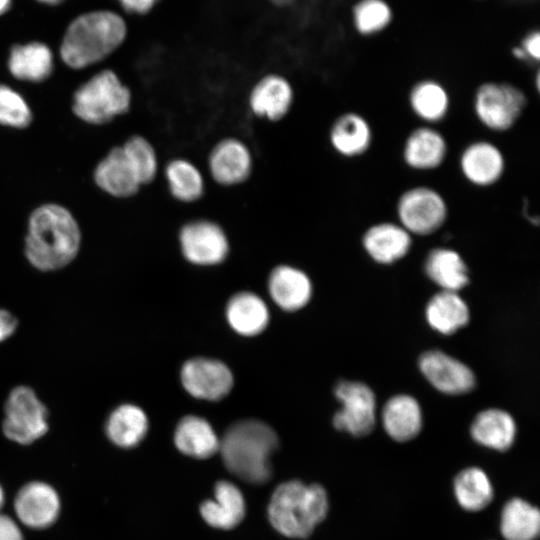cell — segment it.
<instances>
[{"mask_svg": "<svg viewBox=\"0 0 540 540\" xmlns=\"http://www.w3.org/2000/svg\"><path fill=\"white\" fill-rule=\"evenodd\" d=\"M11 0H0V14L4 13L10 6Z\"/></svg>", "mask_w": 540, "mask_h": 540, "instance_id": "cell-43", "label": "cell"}, {"mask_svg": "<svg viewBox=\"0 0 540 540\" xmlns=\"http://www.w3.org/2000/svg\"><path fill=\"white\" fill-rule=\"evenodd\" d=\"M426 318L433 329L452 334L467 324L469 310L457 292L443 290L430 299Z\"/></svg>", "mask_w": 540, "mask_h": 540, "instance_id": "cell-34", "label": "cell"}, {"mask_svg": "<svg viewBox=\"0 0 540 540\" xmlns=\"http://www.w3.org/2000/svg\"><path fill=\"white\" fill-rule=\"evenodd\" d=\"M294 89L283 75L271 73L261 77L251 88L248 106L251 113L268 121H279L291 110Z\"/></svg>", "mask_w": 540, "mask_h": 540, "instance_id": "cell-14", "label": "cell"}, {"mask_svg": "<svg viewBox=\"0 0 540 540\" xmlns=\"http://www.w3.org/2000/svg\"><path fill=\"white\" fill-rule=\"evenodd\" d=\"M16 327V318L7 310L0 309V342L10 337Z\"/></svg>", "mask_w": 540, "mask_h": 540, "instance_id": "cell-40", "label": "cell"}, {"mask_svg": "<svg viewBox=\"0 0 540 540\" xmlns=\"http://www.w3.org/2000/svg\"><path fill=\"white\" fill-rule=\"evenodd\" d=\"M411 236L399 223L379 222L365 231L362 243L372 259L381 264H390L409 252Z\"/></svg>", "mask_w": 540, "mask_h": 540, "instance_id": "cell-19", "label": "cell"}, {"mask_svg": "<svg viewBox=\"0 0 540 540\" xmlns=\"http://www.w3.org/2000/svg\"><path fill=\"white\" fill-rule=\"evenodd\" d=\"M14 509L22 524L32 529H44L57 520L61 509L60 497L48 483L33 481L18 491Z\"/></svg>", "mask_w": 540, "mask_h": 540, "instance_id": "cell-12", "label": "cell"}, {"mask_svg": "<svg viewBox=\"0 0 540 540\" xmlns=\"http://www.w3.org/2000/svg\"><path fill=\"white\" fill-rule=\"evenodd\" d=\"M428 277L443 290L457 292L469 281L468 269L460 254L448 248L430 251L425 261Z\"/></svg>", "mask_w": 540, "mask_h": 540, "instance_id": "cell-32", "label": "cell"}, {"mask_svg": "<svg viewBox=\"0 0 540 540\" xmlns=\"http://www.w3.org/2000/svg\"><path fill=\"white\" fill-rule=\"evenodd\" d=\"M39 1L47 3V4H57L61 2L62 0H39Z\"/></svg>", "mask_w": 540, "mask_h": 540, "instance_id": "cell-46", "label": "cell"}, {"mask_svg": "<svg viewBox=\"0 0 540 540\" xmlns=\"http://www.w3.org/2000/svg\"><path fill=\"white\" fill-rule=\"evenodd\" d=\"M253 165V154L249 146L237 137L220 139L211 148L207 158L211 178L226 187L244 183L252 174Z\"/></svg>", "mask_w": 540, "mask_h": 540, "instance_id": "cell-11", "label": "cell"}, {"mask_svg": "<svg viewBox=\"0 0 540 540\" xmlns=\"http://www.w3.org/2000/svg\"><path fill=\"white\" fill-rule=\"evenodd\" d=\"M392 11L384 0H361L353 10L357 31L363 35L380 32L388 26Z\"/></svg>", "mask_w": 540, "mask_h": 540, "instance_id": "cell-36", "label": "cell"}, {"mask_svg": "<svg viewBox=\"0 0 540 540\" xmlns=\"http://www.w3.org/2000/svg\"><path fill=\"white\" fill-rule=\"evenodd\" d=\"M178 238L183 256L193 264H218L229 252L226 232L211 219L197 218L186 222L181 226Z\"/></svg>", "mask_w": 540, "mask_h": 540, "instance_id": "cell-9", "label": "cell"}, {"mask_svg": "<svg viewBox=\"0 0 540 540\" xmlns=\"http://www.w3.org/2000/svg\"><path fill=\"white\" fill-rule=\"evenodd\" d=\"M412 112L426 123L442 121L450 109V96L446 88L431 79L417 82L408 96Z\"/></svg>", "mask_w": 540, "mask_h": 540, "instance_id": "cell-33", "label": "cell"}, {"mask_svg": "<svg viewBox=\"0 0 540 540\" xmlns=\"http://www.w3.org/2000/svg\"><path fill=\"white\" fill-rule=\"evenodd\" d=\"M427 380L446 394H463L473 389L475 377L462 362L440 351H428L419 360Z\"/></svg>", "mask_w": 540, "mask_h": 540, "instance_id": "cell-16", "label": "cell"}, {"mask_svg": "<svg viewBox=\"0 0 540 540\" xmlns=\"http://www.w3.org/2000/svg\"><path fill=\"white\" fill-rule=\"evenodd\" d=\"M292 0H272V2L276 5H279V6H284V5H287L291 2Z\"/></svg>", "mask_w": 540, "mask_h": 540, "instance_id": "cell-44", "label": "cell"}, {"mask_svg": "<svg viewBox=\"0 0 540 540\" xmlns=\"http://www.w3.org/2000/svg\"><path fill=\"white\" fill-rule=\"evenodd\" d=\"M470 432L478 444L497 451H506L515 440L516 425L509 413L488 409L475 417Z\"/></svg>", "mask_w": 540, "mask_h": 540, "instance_id": "cell-24", "label": "cell"}, {"mask_svg": "<svg viewBox=\"0 0 540 540\" xmlns=\"http://www.w3.org/2000/svg\"><path fill=\"white\" fill-rule=\"evenodd\" d=\"M0 540H24L20 527L8 515L0 513Z\"/></svg>", "mask_w": 540, "mask_h": 540, "instance_id": "cell-38", "label": "cell"}, {"mask_svg": "<svg viewBox=\"0 0 540 540\" xmlns=\"http://www.w3.org/2000/svg\"><path fill=\"white\" fill-rule=\"evenodd\" d=\"M214 500H206L200 506V513L207 524L219 529L237 526L245 515L244 497L237 486L228 481H220L214 488Z\"/></svg>", "mask_w": 540, "mask_h": 540, "instance_id": "cell-21", "label": "cell"}, {"mask_svg": "<svg viewBox=\"0 0 540 540\" xmlns=\"http://www.w3.org/2000/svg\"><path fill=\"white\" fill-rule=\"evenodd\" d=\"M165 180L171 196L181 203H193L201 199L206 184L201 170L186 158H173L164 169Z\"/></svg>", "mask_w": 540, "mask_h": 540, "instance_id": "cell-27", "label": "cell"}, {"mask_svg": "<svg viewBox=\"0 0 540 540\" xmlns=\"http://www.w3.org/2000/svg\"><path fill=\"white\" fill-rule=\"evenodd\" d=\"M525 93L518 87L499 82L481 84L473 99V109L479 122L491 131L511 129L526 106Z\"/></svg>", "mask_w": 540, "mask_h": 540, "instance_id": "cell-6", "label": "cell"}, {"mask_svg": "<svg viewBox=\"0 0 540 540\" xmlns=\"http://www.w3.org/2000/svg\"><path fill=\"white\" fill-rule=\"evenodd\" d=\"M119 2L127 11L143 14L150 11L158 0H119Z\"/></svg>", "mask_w": 540, "mask_h": 540, "instance_id": "cell-41", "label": "cell"}, {"mask_svg": "<svg viewBox=\"0 0 540 540\" xmlns=\"http://www.w3.org/2000/svg\"><path fill=\"white\" fill-rule=\"evenodd\" d=\"M505 165L501 149L487 140L471 142L459 158L463 177L478 187H489L498 182L504 174Z\"/></svg>", "mask_w": 540, "mask_h": 540, "instance_id": "cell-15", "label": "cell"}, {"mask_svg": "<svg viewBox=\"0 0 540 540\" xmlns=\"http://www.w3.org/2000/svg\"><path fill=\"white\" fill-rule=\"evenodd\" d=\"M31 120L32 112L25 99L12 88L0 84V124L22 129Z\"/></svg>", "mask_w": 540, "mask_h": 540, "instance_id": "cell-37", "label": "cell"}, {"mask_svg": "<svg viewBox=\"0 0 540 540\" xmlns=\"http://www.w3.org/2000/svg\"><path fill=\"white\" fill-rule=\"evenodd\" d=\"M500 532L505 540H536L540 532V513L524 499L508 500L501 511Z\"/></svg>", "mask_w": 540, "mask_h": 540, "instance_id": "cell-28", "label": "cell"}, {"mask_svg": "<svg viewBox=\"0 0 540 540\" xmlns=\"http://www.w3.org/2000/svg\"><path fill=\"white\" fill-rule=\"evenodd\" d=\"M268 284L273 300L285 310L300 309L310 299L311 283L308 276L292 266L275 267Z\"/></svg>", "mask_w": 540, "mask_h": 540, "instance_id": "cell-22", "label": "cell"}, {"mask_svg": "<svg viewBox=\"0 0 540 540\" xmlns=\"http://www.w3.org/2000/svg\"><path fill=\"white\" fill-rule=\"evenodd\" d=\"M122 148L135 167L142 186L151 183L159 169L157 152L152 143L141 135H134L126 140Z\"/></svg>", "mask_w": 540, "mask_h": 540, "instance_id": "cell-35", "label": "cell"}, {"mask_svg": "<svg viewBox=\"0 0 540 540\" xmlns=\"http://www.w3.org/2000/svg\"><path fill=\"white\" fill-rule=\"evenodd\" d=\"M3 432L19 444H30L48 431V412L35 392L27 386L14 388L5 403Z\"/></svg>", "mask_w": 540, "mask_h": 540, "instance_id": "cell-8", "label": "cell"}, {"mask_svg": "<svg viewBox=\"0 0 540 540\" xmlns=\"http://www.w3.org/2000/svg\"><path fill=\"white\" fill-rule=\"evenodd\" d=\"M181 381L188 393L205 400H219L231 390L233 377L220 361L193 358L184 363Z\"/></svg>", "mask_w": 540, "mask_h": 540, "instance_id": "cell-13", "label": "cell"}, {"mask_svg": "<svg viewBox=\"0 0 540 540\" xmlns=\"http://www.w3.org/2000/svg\"><path fill=\"white\" fill-rule=\"evenodd\" d=\"M94 181L101 190L118 198L134 196L142 187L135 167L122 146L111 149L97 164Z\"/></svg>", "mask_w": 540, "mask_h": 540, "instance_id": "cell-17", "label": "cell"}, {"mask_svg": "<svg viewBox=\"0 0 540 540\" xmlns=\"http://www.w3.org/2000/svg\"><path fill=\"white\" fill-rule=\"evenodd\" d=\"M125 36V22L113 12L81 15L69 25L64 35L60 48L62 60L71 68H85L111 54Z\"/></svg>", "mask_w": 540, "mask_h": 540, "instance_id": "cell-3", "label": "cell"}, {"mask_svg": "<svg viewBox=\"0 0 540 540\" xmlns=\"http://www.w3.org/2000/svg\"><path fill=\"white\" fill-rule=\"evenodd\" d=\"M80 244L79 225L65 207L49 203L31 213L24 252L35 268L41 271L63 268L76 257Z\"/></svg>", "mask_w": 540, "mask_h": 540, "instance_id": "cell-1", "label": "cell"}, {"mask_svg": "<svg viewBox=\"0 0 540 540\" xmlns=\"http://www.w3.org/2000/svg\"><path fill=\"white\" fill-rule=\"evenodd\" d=\"M513 54L517 59H521V60L528 59L521 47L514 48Z\"/></svg>", "mask_w": 540, "mask_h": 540, "instance_id": "cell-42", "label": "cell"}, {"mask_svg": "<svg viewBox=\"0 0 540 540\" xmlns=\"http://www.w3.org/2000/svg\"><path fill=\"white\" fill-rule=\"evenodd\" d=\"M174 442L180 452L199 459L214 455L220 444L211 425L205 419L192 415L179 421Z\"/></svg>", "mask_w": 540, "mask_h": 540, "instance_id": "cell-25", "label": "cell"}, {"mask_svg": "<svg viewBox=\"0 0 540 540\" xmlns=\"http://www.w3.org/2000/svg\"><path fill=\"white\" fill-rule=\"evenodd\" d=\"M453 491L457 503L468 512L485 509L494 496L488 475L479 467H467L458 472L453 480Z\"/></svg>", "mask_w": 540, "mask_h": 540, "instance_id": "cell-31", "label": "cell"}, {"mask_svg": "<svg viewBox=\"0 0 540 540\" xmlns=\"http://www.w3.org/2000/svg\"><path fill=\"white\" fill-rule=\"evenodd\" d=\"M382 420L387 434L398 442L413 439L422 427L420 406L409 395H397L389 399L383 408Z\"/></svg>", "mask_w": 540, "mask_h": 540, "instance_id": "cell-23", "label": "cell"}, {"mask_svg": "<svg viewBox=\"0 0 540 540\" xmlns=\"http://www.w3.org/2000/svg\"><path fill=\"white\" fill-rule=\"evenodd\" d=\"M4 502H5V493L2 486L0 485V509L3 506Z\"/></svg>", "mask_w": 540, "mask_h": 540, "instance_id": "cell-45", "label": "cell"}, {"mask_svg": "<svg viewBox=\"0 0 540 540\" xmlns=\"http://www.w3.org/2000/svg\"><path fill=\"white\" fill-rule=\"evenodd\" d=\"M398 223L411 235L426 236L436 232L447 220L448 206L443 195L429 186H415L397 200Z\"/></svg>", "mask_w": 540, "mask_h": 540, "instance_id": "cell-7", "label": "cell"}, {"mask_svg": "<svg viewBox=\"0 0 540 540\" xmlns=\"http://www.w3.org/2000/svg\"><path fill=\"white\" fill-rule=\"evenodd\" d=\"M528 59L538 61L540 58V34L538 31L528 34L520 46Z\"/></svg>", "mask_w": 540, "mask_h": 540, "instance_id": "cell-39", "label": "cell"}, {"mask_svg": "<svg viewBox=\"0 0 540 540\" xmlns=\"http://www.w3.org/2000/svg\"><path fill=\"white\" fill-rule=\"evenodd\" d=\"M335 395L342 409L333 419L334 426L353 436L369 434L375 425V397L363 383L342 381L335 387Z\"/></svg>", "mask_w": 540, "mask_h": 540, "instance_id": "cell-10", "label": "cell"}, {"mask_svg": "<svg viewBox=\"0 0 540 540\" xmlns=\"http://www.w3.org/2000/svg\"><path fill=\"white\" fill-rule=\"evenodd\" d=\"M148 431V419L136 405L123 404L109 416L106 424L108 438L115 445L131 448L138 445Z\"/></svg>", "mask_w": 540, "mask_h": 540, "instance_id": "cell-30", "label": "cell"}, {"mask_svg": "<svg viewBox=\"0 0 540 540\" xmlns=\"http://www.w3.org/2000/svg\"><path fill=\"white\" fill-rule=\"evenodd\" d=\"M131 100V91L117 74L103 70L75 91L72 110L84 122L101 125L128 112Z\"/></svg>", "mask_w": 540, "mask_h": 540, "instance_id": "cell-5", "label": "cell"}, {"mask_svg": "<svg viewBox=\"0 0 540 540\" xmlns=\"http://www.w3.org/2000/svg\"><path fill=\"white\" fill-rule=\"evenodd\" d=\"M328 507V496L321 485L292 480L275 489L268 506V516L272 526L281 534L305 538L324 520Z\"/></svg>", "mask_w": 540, "mask_h": 540, "instance_id": "cell-4", "label": "cell"}, {"mask_svg": "<svg viewBox=\"0 0 540 540\" xmlns=\"http://www.w3.org/2000/svg\"><path fill=\"white\" fill-rule=\"evenodd\" d=\"M448 144L440 131L430 126L412 130L403 145V160L413 170L430 171L443 164Z\"/></svg>", "mask_w": 540, "mask_h": 540, "instance_id": "cell-18", "label": "cell"}, {"mask_svg": "<svg viewBox=\"0 0 540 540\" xmlns=\"http://www.w3.org/2000/svg\"><path fill=\"white\" fill-rule=\"evenodd\" d=\"M373 141L368 120L357 112L339 115L329 130L332 148L343 157H358L366 153Z\"/></svg>", "mask_w": 540, "mask_h": 540, "instance_id": "cell-20", "label": "cell"}, {"mask_svg": "<svg viewBox=\"0 0 540 540\" xmlns=\"http://www.w3.org/2000/svg\"><path fill=\"white\" fill-rule=\"evenodd\" d=\"M8 68L10 73L19 80L42 82L52 73L53 55L51 50L42 43L16 45L10 52Z\"/></svg>", "mask_w": 540, "mask_h": 540, "instance_id": "cell-26", "label": "cell"}, {"mask_svg": "<svg viewBox=\"0 0 540 540\" xmlns=\"http://www.w3.org/2000/svg\"><path fill=\"white\" fill-rule=\"evenodd\" d=\"M226 315L231 327L247 336L262 332L269 320L265 303L250 292L234 295L228 302Z\"/></svg>", "mask_w": 540, "mask_h": 540, "instance_id": "cell-29", "label": "cell"}, {"mask_svg": "<svg viewBox=\"0 0 540 540\" xmlns=\"http://www.w3.org/2000/svg\"><path fill=\"white\" fill-rule=\"evenodd\" d=\"M277 435L266 423L241 420L232 424L220 440L219 450L227 469L248 483L262 484L271 476V454Z\"/></svg>", "mask_w": 540, "mask_h": 540, "instance_id": "cell-2", "label": "cell"}]
</instances>
